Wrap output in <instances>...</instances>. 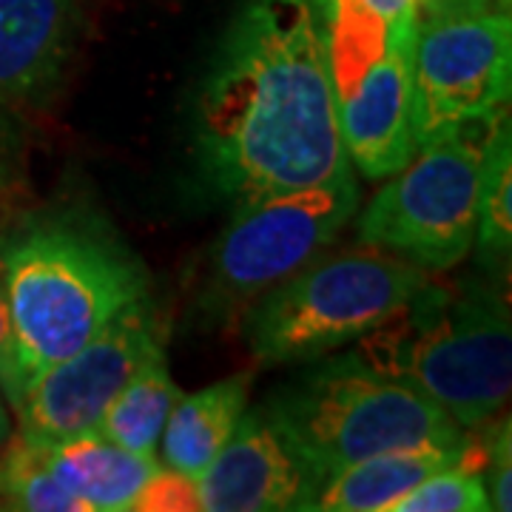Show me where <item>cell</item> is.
<instances>
[{"mask_svg": "<svg viewBox=\"0 0 512 512\" xmlns=\"http://www.w3.org/2000/svg\"><path fill=\"white\" fill-rule=\"evenodd\" d=\"M180 396L183 390L171 379L165 356H157L146 367H140L131 382L114 396L94 433L120 444L128 453L157 458L165 421Z\"/></svg>", "mask_w": 512, "mask_h": 512, "instance_id": "obj_16", "label": "cell"}, {"mask_svg": "<svg viewBox=\"0 0 512 512\" xmlns=\"http://www.w3.org/2000/svg\"><path fill=\"white\" fill-rule=\"evenodd\" d=\"M419 23L478 12H510V0H416Z\"/></svg>", "mask_w": 512, "mask_h": 512, "instance_id": "obj_24", "label": "cell"}, {"mask_svg": "<svg viewBox=\"0 0 512 512\" xmlns=\"http://www.w3.org/2000/svg\"><path fill=\"white\" fill-rule=\"evenodd\" d=\"M325 18H348L382 23L390 29H416V0H319Z\"/></svg>", "mask_w": 512, "mask_h": 512, "instance_id": "obj_22", "label": "cell"}, {"mask_svg": "<svg viewBox=\"0 0 512 512\" xmlns=\"http://www.w3.org/2000/svg\"><path fill=\"white\" fill-rule=\"evenodd\" d=\"M473 251L481 265L493 271L510 259L512 251V134L507 111L495 117L484 137Z\"/></svg>", "mask_w": 512, "mask_h": 512, "instance_id": "obj_17", "label": "cell"}, {"mask_svg": "<svg viewBox=\"0 0 512 512\" xmlns=\"http://www.w3.org/2000/svg\"><path fill=\"white\" fill-rule=\"evenodd\" d=\"M473 439V433H470ZM490 495L481 478L476 441H470L467 456L436 470L407 495H402L390 512H490Z\"/></svg>", "mask_w": 512, "mask_h": 512, "instance_id": "obj_19", "label": "cell"}, {"mask_svg": "<svg viewBox=\"0 0 512 512\" xmlns=\"http://www.w3.org/2000/svg\"><path fill=\"white\" fill-rule=\"evenodd\" d=\"M9 439H12V410H9V404L0 393V447Z\"/></svg>", "mask_w": 512, "mask_h": 512, "instance_id": "obj_25", "label": "cell"}, {"mask_svg": "<svg viewBox=\"0 0 512 512\" xmlns=\"http://www.w3.org/2000/svg\"><path fill=\"white\" fill-rule=\"evenodd\" d=\"M197 487L205 512L313 510L319 493V481L262 404L245 407Z\"/></svg>", "mask_w": 512, "mask_h": 512, "instance_id": "obj_10", "label": "cell"}, {"mask_svg": "<svg viewBox=\"0 0 512 512\" xmlns=\"http://www.w3.org/2000/svg\"><path fill=\"white\" fill-rule=\"evenodd\" d=\"M0 510L89 512L52 476L35 444L20 433L0 447Z\"/></svg>", "mask_w": 512, "mask_h": 512, "instance_id": "obj_18", "label": "cell"}, {"mask_svg": "<svg viewBox=\"0 0 512 512\" xmlns=\"http://www.w3.org/2000/svg\"><path fill=\"white\" fill-rule=\"evenodd\" d=\"M356 180L308 185L237 202L211 248L202 308L231 319L322 254L359 208Z\"/></svg>", "mask_w": 512, "mask_h": 512, "instance_id": "obj_7", "label": "cell"}, {"mask_svg": "<svg viewBox=\"0 0 512 512\" xmlns=\"http://www.w3.org/2000/svg\"><path fill=\"white\" fill-rule=\"evenodd\" d=\"M416 146L507 111L512 89L510 12H478L416 26L410 52Z\"/></svg>", "mask_w": 512, "mask_h": 512, "instance_id": "obj_9", "label": "cell"}, {"mask_svg": "<svg viewBox=\"0 0 512 512\" xmlns=\"http://www.w3.org/2000/svg\"><path fill=\"white\" fill-rule=\"evenodd\" d=\"M194 143L231 200L356 180L342 143L319 0H251L202 80Z\"/></svg>", "mask_w": 512, "mask_h": 512, "instance_id": "obj_1", "label": "cell"}, {"mask_svg": "<svg viewBox=\"0 0 512 512\" xmlns=\"http://www.w3.org/2000/svg\"><path fill=\"white\" fill-rule=\"evenodd\" d=\"M470 441L473 439H467L464 444L399 447V450L362 458L319 484L313 510L390 512V507L424 478L467 456Z\"/></svg>", "mask_w": 512, "mask_h": 512, "instance_id": "obj_13", "label": "cell"}, {"mask_svg": "<svg viewBox=\"0 0 512 512\" xmlns=\"http://www.w3.org/2000/svg\"><path fill=\"white\" fill-rule=\"evenodd\" d=\"M168 322L146 293L97 330L86 345L29 382L18 407L20 436L57 444L94 433L114 396L151 359L165 356Z\"/></svg>", "mask_w": 512, "mask_h": 512, "instance_id": "obj_8", "label": "cell"}, {"mask_svg": "<svg viewBox=\"0 0 512 512\" xmlns=\"http://www.w3.org/2000/svg\"><path fill=\"white\" fill-rule=\"evenodd\" d=\"M74 26V0H9L0 9V114L46 97L66 66Z\"/></svg>", "mask_w": 512, "mask_h": 512, "instance_id": "obj_12", "label": "cell"}, {"mask_svg": "<svg viewBox=\"0 0 512 512\" xmlns=\"http://www.w3.org/2000/svg\"><path fill=\"white\" fill-rule=\"evenodd\" d=\"M0 393L9 404V410L18 413L23 393H26V373H23V365H20L18 336H15L9 302H6V293H3V279H0Z\"/></svg>", "mask_w": 512, "mask_h": 512, "instance_id": "obj_23", "label": "cell"}, {"mask_svg": "<svg viewBox=\"0 0 512 512\" xmlns=\"http://www.w3.org/2000/svg\"><path fill=\"white\" fill-rule=\"evenodd\" d=\"M430 274L379 248L322 254L245 308V342L262 365H305L356 345Z\"/></svg>", "mask_w": 512, "mask_h": 512, "instance_id": "obj_5", "label": "cell"}, {"mask_svg": "<svg viewBox=\"0 0 512 512\" xmlns=\"http://www.w3.org/2000/svg\"><path fill=\"white\" fill-rule=\"evenodd\" d=\"M353 353L416 387L464 430L498 416L510 399V311L484 279H427Z\"/></svg>", "mask_w": 512, "mask_h": 512, "instance_id": "obj_3", "label": "cell"}, {"mask_svg": "<svg viewBox=\"0 0 512 512\" xmlns=\"http://www.w3.org/2000/svg\"><path fill=\"white\" fill-rule=\"evenodd\" d=\"M131 510L137 512H194L200 507V487L194 478L183 476L177 470L157 467L148 481L140 487Z\"/></svg>", "mask_w": 512, "mask_h": 512, "instance_id": "obj_21", "label": "cell"}, {"mask_svg": "<svg viewBox=\"0 0 512 512\" xmlns=\"http://www.w3.org/2000/svg\"><path fill=\"white\" fill-rule=\"evenodd\" d=\"M262 407L319 484L376 453L470 439L439 404L353 350L305 362Z\"/></svg>", "mask_w": 512, "mask_h": 512, "instance_id": "obj_4", "label": "cell"}, {"mask_svg": "<svg viewBox=\"0 0 512 512\" xmlns=\"http://www.w3.org/2000/svg\"><path fill=\"white\" fill-rule=\"evenodd\" d=\"M6 3H9V0H0V9H3V6H6Z\"/></svg>", "mask_w": 512, "mask_h": 512, "instance_id": "obj_26", "label": "cell"}, {"mask_svg": "<svg viewBox=\"0 0 512 512\" xmlns=\"http://www.w3.org/2000/svg\"><path fill=\"white\" fill-rule=\"evenodd\" d=\"M413 43L387 49L379 60L333 86L342 143L353 171L365 180H387L416 154L413 134Z\"/></svg>", "mask_w": 512, "mask_h": 512, "instance_id": "obj_11", "label": "cell"}, {"mask_svg": "<svg viewBox=\"0 0 512 512\" xmlns=\"http://www.w3.org/2000/svg\"><path fill=\"white\" fill-rule=\"evenodd\" d=\"M495 117L444 131L416 148L362 208L359 242L402 256L427 274L464 262L476 239L481 154Z\"/></svg>", "mask_w": 512, "mask_h": 512, "instance_id": "obj_6", "label": "cell"}, {"mask_svg": "<svg viewBox=\"0 0 512 512\" xmlns=\"http://www.w3.org/2000/svg\"><path fill=\"white\" fill-rule=\"evenodd\" d=\"M0 279L26 387L151 293L140 259L109 228L77 217L15 234L0 248Z\"/></svg>", "mask_w": 512, "mask_h": 512, "instance_id": "obj_2", "label": "cell"}, {"mask_svg": "<svg viewBox=\"0 0 512 512\" xmlns=\"http://www.w3.org/2000/svg\"><path fill=\"white\" fill-rule=\"evenodd\" d=\"M478 450L481 478L490 495L493 510L507 512L512 507V433L510 416H493L470 430Z\"/></svg>", "mask_w": 512, "mask_h": 512, "instance_id": "obj_20", "label": "cell"}, {"mask_svg": "<svg viewBox=\"0 0 512 512\" xmlns=\"http://www.w3.org/2000/svg\"><path fill=\"white\" fill-rule=\"evenodd\" d=\"M35 447L52 476L77 495L89 512H128L140 487L160 467L157 458L128 453L100 433Z\"/></svg>", "mask_w": 512, "mask_h": 512, "instance_id": "obj_14", "label": "cell"}, {"mask_svg": "<svg viewBox=\"0 0 512 512\" xmlns=\"http://www.w3.org/2000/svg\"><path fill=\"white\" fill-rule=\"evenodd\" d=\"M251 382V373H234L191 396H180L165 421L157 450L163 467L200 481L245 413Z\"/></svg>", "mask_w": 512, "mask_h": 512, "instance_id": "obj_15", "label": "cell"}]
</instances>
